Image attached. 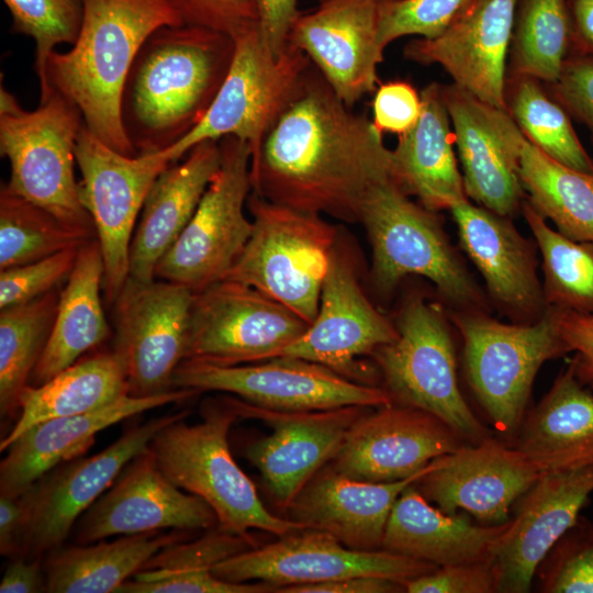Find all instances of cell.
<instances>
[{
    "mask_svg": "<svg viewBox=\"0 0 593 593\" xmlns=\"http://www.w3.org/2000/svg\"><path fill=\"white\" fill-rule=\"evenodd\" d=\"M82 125L79 109L55 89L29 111L1 85L0 154L10 164L4 186L65 222L94 228L75 177Z\"/></svg>",
    "mask_w": 593,
    "mask_h": 593,
    "instance_id": "ba28073f",
    "label": "cell"
},
{
    "mask_svg": "<svg viewBox=\"0 0 593 593\" xmlns=\"http://www.w3.org/2000/svg\"><path fill=\"white\" fill-rule=\"evenodd\" d=\"M24 527V510L20 497L0 495V552L20 555Z\"/></svg>",
    "mask_w": 593,
    "mask_h": 593,
    "instance_id": "6f0895ef",
    "label": "cell"
},
{
    "mask_svg": "<svg viewBox=\"0 0 593 593\" xmlns=\"http://www.w3.org/2000/svg\"><path fill=\"white\" fill-rule=\"evenodd\" d=\"M309 325L256 288L220 280L193 293L184 360L233 366L271 359Z\"/></svg>",
    "mask_w": 593,
    "mask_h": 593,
    "instance_id": "9a60e30c",
    "label": "cell"
},
{
    "mask_svg": "<svg viewBox=\"0 0 593 593\" xmlns=\"http://www.w3.org/2000/svg\"><path fill=\"white\" fill-rule=\"evenodd\" d=\"M97 238L93 227L65 222L47 210L0 190V269L33 262Z\"/></svg>",
    "mask_w": 593,
    "mask_h": 593,
    "instance_id": "60d3db41",
    "label": "cell"
},
{
    "mask_svg": "<svg viewBox=\"0 0 593 593\" xmlns=\"http://www.w3.org/2000/svg\"><path fill=\"white\" fill-rule=\"evenodd\" d=\"M478 0H385L379 38L383 48L407 35L433 38Z\"/></svg>",
    "mask_w": 593,
    "mask_h": 593,
    "instance_id": "f6af8a7d",
    "label": "cell"
},
{
    "mask_svg": "<svg viewBox=\"0 0 593 593\" xmlns=\"http://www.w3.org/2000/svg\"><path fill=\"white\" fill-rule=\"evenodd\" d=\"M182 23L235 35L257 23L254 0H169Z\"/></svg>",
    "mask_w": 593,
    "mask_h": 593,
    "instance_id": "f907efd6",
    "label": "cell"
},
{
    "mask_svg": "<svg viewBox=\"0 0 593 593\" xmlns=\"http://www.w3.org/2000/svg\"><path fill=\"white\" fill-rule=\"evenodd\" d=\"M463 443L436 416L391 403L366 412L353 424L328 468L361 481H399L417 474Z\"/></svg>",
    "mask_w": 593,
    "mask_h": 593,
    "instance_id": "ffe728a7",
    "label": "cell"
},
{
    "mask_svg": "<svg viewBox=\"0 0 593 593\" xmlns=\"http://www.w3.org/2000/svg\"><path fill=\"white\" fill-rule=\"evenodd\" d=\"M385 0H320L301 12L288 43L303 51L348 107L376 91L384 49L379 32Z\"/></svg>",
    "mask_w": 593,
    "mask_h": 593,
    "instance_id": "44dd1931",
    "label": "cell"
},
{
    "mask_svg": "<svg viewBox=\"0 0 593 593\" xmlns=\"http://www.w3.org/2000/svg\"><path fill=\"white\" fill-rule=\"evenodd\" d=\"M512 148L526 200L570 239L593 243V175L570 168L532 144L508 113L494 108Z\"/></svg>",
    "mask_w": 593,
    "mask_h": 593,
    "instance_id": "836d02e7",
    "label": "cell"
},
{
    "mask_svg": "<svg viewBox=\"0 0 593 593\" xmlns=\"http://www.w3.org/2000/svg\"><path fill=\"white\" fill-rule=\"evenodd\" d=\"M104 262L97 238L80 247L76 264L59 290L56 316L30 384L41 385L96 348L109 335L101 288Z\"/></svg>",
    "mask_w": 593,
    "mask_h": 593,
    "instance_id": "e575fe53",
    "label": "cell"
},
{
    "mask_svg": "<svg viewBox=\"0 0 593 593\" xmlns=\"http://www.w3.org/2000/svg\"><path fill=\"white\" fill-rule=\"evenodd\" d=\"M405 591L402 582L381 577H353L336 581L283 586L279 593H393Z\"/></svg>",
    "mask_w": 593,
    "mask_h": 593,
    "instance_id": "11a10c76",
    "label": "cell"
},
{
    "mask_svg": "<svg viewBox=\"0 0 593 593\" xmlns=\"http://www.w3.org/2000/svg\"><path fill=\"white\" fill-rule=\"evenodd\" d=\"M57 289L32 301L1 309L0 413H19L20 396L45 349L56 316Z\"/></svg>",
    "mask_w": 593,
    "mask_h": 593,
    "instance_id": "f35d334b",
    "label": "cell"
},
{
    "mask_svg": "<svg viewBox=\"0 0 593 593\" xmlns=\"http://www.w3.org/2000/svg\"><path fill=\"white\" fill-rule=\"evenodd\" d=\"M410 197L391 172L373 183L361 202L358 223L371 247L374 289L388 294L405 277L421 276L433 282L449 310L490 313L485 291L469 272L436 212Z\"/></svg>",
    "mask_w": 593,
    "mask_h": 593,
    "instance_id": "277c9868",
    "label": "cell"
},
{
    "mask_svg": "<svg viewBox=\"0 0 593 593\" xmlns=\"http://www.w3.org/2000/svg\"><path fill=\"white\" fill-rule=\"evenodd\" d=\"M571 51L567 0H517L507 75L555 82Z\"/></svg>",
    "mask_w": 593,
    "mask_h": 593,
    "instance_id": "b9f144b4",
    "label": "cell"
},
{
    "mask_svg": "<svg viewBox=\"0 0 593 593\" xmlns=\"http://www.w3.org/2000/svg\"><path fill=\"white\" fill-rule=\"evenodd\" d=\"M448 312L419 293L406 296L393 321L395 340L372 353L392 402L425 411L470 445L491 437L458 382Z\"/></svg>",
    "mask_w": 593,
    "mask_h": 593,
    "instance_id": "52a82bcc",
    "label": "cell"
},
{
    "mask_svg": "<svg viewBox=\"0 0 593 593\" xmlns=\"http://www.w3.org/2000/svg\"><path fill=\"white\" fill-rule=\"evenodd\" d=\"M239 417L259 419L272 428L269 436L248 445L245 457L281 508L292 501L331 461L353 424L368 406L349 405L320 411H279L223 396Z\"/></svg>",
    "mask_w": 593,
    "mask_h": 593,
    "instance_id": "d6986e66",
    "label": "cell"
},
{
    "mask_svg": "<svg viewBox=\"0 0 593 593\" xmlns=\"http://www.w3.org/2000/svg\"><path fill=\"white\" fill-rule=\"evenodd\" d=\"M506 112L523 135L557 161L593 175V158L578 137L570 115L544 82L523 75H507Z\"/></svg>",
    "mask_w": 593,
    "mask_h": 593,
    "instance_id": "ab89813d",
    "label": "cell"
},
{
    "mask_svg": "<svg viewBox=\"0 0 593 593\" xmlns=\"http://www.w3.org/2000/svg\"><path fill=\"white\" fill-rule=\"evenodd\" d=\"M462 340L467 381L494 427L515 436L540 367L570 353L548 307L530 324L502 323L486 312L448 311Z\"/></svg>",
    "mask_w": 593,
    "mask_h": 593,
    "instance_id": "9c48e42d",
    "label": "cell"
},
{
    "mask_svg": "<svg viewBox=\"0 0 593 593\" xmlns=\"http://www.w3.org/2000/svg\"><path fill=\"white\" fill-rule=\"evenodd\" d=\"M187 415V411H181L127 428L104 450L65 461L36 480L19 496L24 510L19 556L37 559L61 546L79 517L112 485L124 467L147 449L161 428Z\"/></svg>",
    "mask_w": 593,
    "mask_h": 593,
    "instance_id": "5bb4252c",
    "label": "cell"
},
{
    "mask_svg": "<svg viewBox=\"0 0 593 593\" xmlns=\"http://www.w3.org/2000/svg\"><path fill=\"white\" fill-rule=\"evenodd\" d=\"M233 38L235 49L228 72L208 113L190 133L164 149L175 163L198 143L225 136L247 142L253 161L265 135L313 65L303 51L290 43L279 57L273 56L264 44L257 23Z\"/></svg>",
    "mask_w": 593,
    "mask_h": 593,
    "instance_id": "30bf717a",
    "label": "cell"
},
{
    "mask_svg": "<svg viewBox=\"0 0 593 593\" xmlns=\"http://www.w3.org/2000/svg\"><path fill=\"white\" fill-rule=\"evenodd\" d=\"M178 161L160 172L142 206L128 260V277L137 281L156 279L157 264L194 214L220 168V141L200 142Z\"/></svg>",
    "mask_w": 593,
    "mask_h": 593,
    "instance_id": "f546056e",
    "label": "cell"
},
{
    "mask_svg": "<svg viewBox=\"0 0 593 593\" xmlns=\"http://www.w3.org/2000/svg\"><path fill=\"white\" fill-rule=\"evenodd\" d=\"M570 26V55L593 58V0H567Z\"/></svg>",
    "mask_w": 593,
    "mask_h": 593,
    "instance_id": "680465c9",
    "label": "cell"
},
{
    "mask_svg": "<svg viewBox=\"0 0 593 593\" xmlns=\"http://www.w3.org/2000/svg\"><path fill=\"white\" fill-rule=\"evenodd\" d=\"M217 517L199 496L172 484L148 449L133 458L112 485L79 517L77 544H92L115 535L211 529Z\"/></svg>",
    "mask_w": 593,
    "mask_h": 593,
    "instance_id": "603a6c76",
    "label": "cell"
},
{
    "mask_svg": "<svg viewBox=\"0 0 593 593\" xmlns=\"http://www.w3.org/2000/svg\"><path fill=\"white\" fill-rule=\"evenodd\" d=\"M201 416L197 424L174 421L152 439L147 449L161 473L206 502L225 530L249 536L255 528L281 537L305 529L299 522L272 514L234 460L227 436L239 416L224 399L205 400Z\"/></svg>",
    "mask_w": 593,
    "mask_h": 593,
    "instance_id": "5b68a950",
    "label": "cell"
},
{
    "mask_svg": "<svg viewBox=\"0 0 593 593\" xmlns=\"http://www.w3.org/2000/svg\"><path fill=\"white\" fill-rule=\"evenodd\" d=\"M359 275L356 248L347 235L340 234L323 282L314 321L277 357L304 359L354 381L359 379L361 370L356 359L372 355L398 337L394 323L366 295Z\"/></svg>",
    "mask_w": 593,
    "mask_h": 593,
    "instance_id": "ac0fdd59",
    "label": "cell"
},
{
    "mask_svg": "<svg viewBox=\"0 0 593 593\" xmlns=\"http://www.w3.org/2000/svg\"><path fill=\"white\" fill-rule=\"evenodd\" d=\"M1 593L46 592V575L41 558L18 556L11 561L0 582Z\"/></svg>",
    "mask_w": 593,
    "mask_h": 593,
    "instance_id": "9f6ffc18",
    "label": "cell"
},
{
    "mask_svg": "<svg viewBox=\"0 0 593 593\" xmlns=\"http://www.w3.org/2000/svg\"><path fill=\"white\" fill-rule=\"evenodd\" d=\"M181 24L169 0H83L79 35L69 51L51 54L47 83L79 109L99 139L135 156L121 116L125 80L147 37L161 26Z\"/></svg>",
    "mask_w": 593,
    "mask_h": 593,
    "instance_id": "3957f363",
    "label": "cell"
},
{
    "mask_svg": "<svg viewBox=\"0 0 593 593\" xmlns=\"http://www.w3.org/2000/svg\"><path fill=\"white\" fill-rule=\"evenodd\" d=\"M374 92L372 122L382 134L400 136L417 123L422 111L421 92L411 83L392 80L381 83Z\"/></svg>",
    "mask_w": 593,
    "mask_h": 593,
    "instance_id": "816d5d0a",
    "label": "cell"
},
{
    "mask_svg": "<svg viewBox=\"0 0 593 593\" xmlns=\"http://www.w3.org/2000/svg\"><path fill=\"white\" fill-rule=\"evenodd\" d=\"M192 301L182 284L127 278L113 304L114 349L124 358L130 395L174 390L172 374L187 355Z\"/></svg>",
    "mask_w": 593,
    "mask_h": 593,
    "instance_id": "e0dca14e",
    "label": "cell"
},
{
    "mask_svg": "<svg viewBox=\"0 0 593 593\" xmlns=\"http://www.w3.org/2000/svg\"><path fill=\"white\" fill-rule=\"evenodd\" d=\"M246 208L253 231L224 279L256 288L311 324L340 230L253 191Z\"/></svg>",
    "mask_w": 593,
    "mask_h": 593,
    "instance_id": "8992f818",
    "label": "cell"
},
{
    "mask_svg": "<svg viewBox=\"0 0 593 593\" xmlns=\"http://www.w3.org/2000/svg\"><path fill=\"white\" fill-rule=\"evenodd\" d=\"M128 395L127 370L114 348L79 359L41 385L29 384L20 396L15 425L1 439L0 451L33 425L49 418L86 414Z\"/></svg>",
    "mask_w": 593,
    "mask_h": 593,
    "instance_id": "d590c367",
    "label": "cell"
},
{
    "mask_svg": "<svg viewBox=\"0 0 593 593\" xmlns=\"http://www.w3.org/2000/svg\"><path fill=\"white\" fill-rule=\"evenodd\" d=\"M11 18L13 33L35 42L34 70L40 80V99L53 89L47 83L46 66L60 44L74 45L82 24L83 0H3Z\"/></svg>",
    "mask_w": 593,
    "mask_h": 593,
    "instance_id": "ee69618b",
    "label": "cell"
},
{
    "mask_svg": "<svg viewBox=\"0 0 593 593\" xmlns=\"http://www.w3.org/2000/svg\"><path fill=\"white\" fill-rule=\"evenodd\" d=\"M78 192L90 214L104 262V296L113 304L128 278L130 246L145 198L169 165L165 152L124 155L99 139L85 124L75 148Z\"/></svg>",
    "mask_w": 593,
    "mask_h": 593,
    "instance_id": "7c38bea8",
    "label": "cell"
},
{
    "mask_svg": "<svg viewBox=\"0 0 593 593\" xmlns=\"http://www.w3.org/2000/svg\"><path fill=\"white\" fill-rule=\"evenodd\" d=\"M281 536L219 562L213 574L224 581H261L277 589L323 583L353 577H381L405 583L435 564L384 549L363 551L346 547L328 533L303 529ZM275 590V592H276Z\"/></svg>",
    "mask_w": 593,
    "mask_h": 593,
    "instance_id": "2e32d148",
    "label": "cell"
},
{
    "mask_svg": "<svg viewBox=\"0 0 593 593\" xmlns=\"http://www.w3.org/2000/svg\"><path fill=\"white\" fill-rule=\"evenodd\" d=\"M541 474L519 450L491 436L436 458L415 483L446 514L463 510L484 523L502 524Z\"/></svg>",
    "mask_w": 593,
    "mask_h": 593,
    "instance_id": "d4e9b609",
    "label": "cell"
},
{
    "mask_svg": "<svg viewBox=\"0 0 593 593\" xmlns=\"http://www.w3.org/2000/svg\"><path fill=\"white\" fill-rule=\"evenodd\" d=\"M552 310L560 336L574 353L572 360L579 379L593 387V314Z\"/></svg>",
    "mask_w": 593,
    "mask_h": 593,
    "instance_id": "f5cc1de1",
    "label": "cell"
},
{
    "mask_svg": "<svg viewBox=\"0 0 593 593\" xmlns=\"http://www.w3.org/2000/svg\"><path fill=\"white\" fill-rule=\"evenodd\" d=\"M572 527L550 551L542 580L547 593H593V537L588 526Z\"/></svg>",
    "mask_w": 593,
    "mask_h": 593,
    "instance_id": "bcb514c9",
    "label": "cell"
},
{
    "mask_svg": "<svg viewBox=\"0 0 593 593\" xmlns=\"http://www.w3.org/2000/svg\"><path fill=\"white\" fill-rule=\"evenodd\" d=\"M588 528H589L590 534H591L592 537H593V525L588 526Z\"/></svg>",
    "mask_w": 593,
    "mask_h": 593,
    "instance_id": "91938a15",
    "label": "cell"
},
{
    "mask_svg": "<svg viewBox=\"0 0 593 593\" xmlns=\"http://www.w3.org/2000/svg\"><path fill=\"white\" fill-rule=\"evenodd\" d=\"M171 384L172 389L226 392L260 407L291 412L393 403L384 388L354 381L323 365L293 357L233 366L187 359L175 370Z\"/></svg>",
    "mask_w": 593,
    "mask_h": 593,
    "instance_id": "4fadbf2b",
    "label": "cell"
},
{
    "mask_svg": "<svg viewBox=\"0 0 593 593\" xmlns=\"http://www.w3.org/2000/svg\"><path fill=\"white\" fill-rule=\"evenodd\" d=\"M257 26L267 48L279 57L288 46L292 24L300 15L299 0H254Z\"/></svg>",
    "mask_w": 593,
    "mask_h": 593,
    "instance_id": "db71d44e",
    "label": "cell"
},
{
    "mask_svg": "<svg viewBox=\"0 0 593 593\" xmlns=\"http://www.w3.org/2000/svg\"><path fill=\"white\" fill-rule=\"evenodd\" d=\"M417 123L391 149L392 176L426 209L438 212L469 200L454 150V132L441 83L421 91Z\"/></svg>",
    "mask_w": 593,
    "mask_h": 593,
    "instance_id": "1f68e13d",
    "label": "cell"
},
{
    "mask_svg": "<svg viewBox=\"0 0 593 593\" xmlns=\"http://www.w3.org/2000/svg\"><path fill=\"white\" fill-rule=\"evenodd\" d=\"M256 547L249 536L215 526L194 540H181L159 550L120 589L119 593H264L265 582L234 583L216 578L219 562Z\"/></svg>",
    "mask_w": 593,
    "mask_h": 593,
    "instance_id": "8d00e7d4",
    "label": "cell"
},
{
    "mask_svg": "<svg viewBox=\"0 0 593 593\" xmlns=\"http://www.w3.org/2000/svg\"><path fill=\"white\" fill-rule=\"evenodd\" d=\"M197 393L192 389H174L153 396L128 394L98 411L49 418L33 425L5 450L0 463V495L19 497L53 468L82 456L101 430Z\"/></svg>",
    "mask_w": 593,
    "mask_h": 593,
    "instance_id": "4316f807",
    "label": "cell"
},
{
    "mask_svg": "<svg viewBox=\"0 0 593 593\" xmlns=\"http://www.w3.org/2000/svg\"><path fill=\"white\" fill-rule=\"evenodd\" d=\"M220 146L219 170L155 270L156 278L182 284L193 293L224 279L253 231V221L245 214L253 191L249 145L225 136Z\"/></svg>",
    "mask_w": 593,
    "mask_h": 593,
    "instance_id": "8fae6325",
    "label": "cell"
},
{
    "mask_svg": "<svg viewBox=\"0 0 593 593\" xmlns=\"http://www.w3.org/2000/svg\"><path fill=\"white\" fill-rule=\"evenodd\" d=\"M391 172L382 133L313 65L250 163L253 192L346 223L359 221L367 191Z\"/></svg>",
    "mask_w": 593,
    "mask_h": 593,
    "instance_id": "6da1fadb",
    "label": "cell"
},
{
    "mask_svg": "<svg viewBox=\"0 0 593 593\" xmlns=\"http://www.w3.org/2000/svg\"><path fill=\"white\" fill-rule=\"evenodd\" d=\"M515 438V448L540 473L593 466V392L579 379L572 359L525 414Z\"/></svg>",
    "mask_w": 593,
    "mask_h": 593,
    "instance_id": "4dcf8cb0",
    "label": "cell"
},
{
    "mask_svg": "<svg viewBox=\"0 0 593 593\" xmlns=\"http://www.w3.org/2000/svg\"><path fill=\"white\" fill-rule=\"evenodd\" d=\"M433 462L415 475L392 482L356 480L329 468L318 471L290 504V518L305 529L331 534L350 549H382L387 522L396 499L427 473Z\"/></svg>",
    "mask_w": 593,
    "mask_h": 593,
    "instance_id": "83f0119b",
    "label": "cell"
},
{
    "mask_svg": "<svg viewBox=\"0 0 593 593\" xmlns=\"http://www.w3.org/2000/svg\"><path fill=\"white\" fill-rule=\"evenodd\" d=\"M545 86L570 118L584 124L593 135V58L569 55L557 80Z\"/></svg>",
    "mask_w": 593,
    "mask_h": 593,
    "instance_id": "681fc988",
    "label": "cell"
},
{
    "mask_svg": "<svg viewBox=\"0 0 593 593\" xmlns=\"http://www.w3.org/2000/svg\"><path fill=\"white\" fill-rule=\"evenodd\" d=\"M460 247L485 282L491 305L512 323H535L546 313L537 273V245L524 237L512 217L469 200L451 206Z\"/></svg>",
    "mask_w": 593,
    "mask_h": 593,
    "instance_id": "484cf974",
    "label": "cell"
},
{
    "mask_svg": "<svg viewBox=\"0 0 593 593\" xmlns=\"http://www.w3.org/2000/svg\"><path fill=\"white\" fill-rule=\"evenodd\" d=\"M592 492L593 466L538 478L518 500L514 517L493 547L496 592H529L537 569L579 523Z\"/></svg>",
    "mask_w": 593,
    "mask_h": 593,
    "instance_id": "7402d4cb",
    "label": "cell"
},
{
    "mask_svg": "<svg viewBox=\"0 0 593 593\" xmlns=\"http://www.w3.org/2000/svg\"><path fill=\"white\" fill-rule=\"evenodd\" d=\"M186 539L188 530H159L124 535L97 545H61L45 560L46 592H118L159 550Z\"/></svg>",
    "mask_w": 593,
    "mask_h": 593,
    "instance_id": "74e56055",
    "label": "cell"
},
{
    "mask_svg": "<svg viewBox=\"0 0 593 593\" xmlns=\"http://www.w3.org/2000/svg\"><path fill=\"white\" fill-rule=\"evenodd\" d=\"M409 593H490L495 590L492 557L457 564L438 567L435 570L409 580Z\"/></svg>",
    "mask_w": 593,
    "mask_h": 593,
    "instance_id": "c3c4849f",
    "label": "cell"
},
{
    "mask_svg": "<svg viewBox=\"0 0 593 593\" xmlns=\"http://www.w3.org/2000/svg\"><path fill=\"white\" fill-rule=\"evenodd\" d=\"M517 0H478L443 33L405 44L403 56L437 64L452 83L481 102L506 111L508 56Z\"/></svg>",
    "mask_w": 593,
    "mask_h": 593,
    "instance_id": "cb8c5ba5",
    "label": "cell"
},
{
    "mask_svg": "<svg viewBox=\"0 0 593 593\" xmlns=\"http://www.w3.org/2000/svg\"><path fill=\"white\" fill-rule=\"evenodd\" d=\"M522 214L541 255L547 306L593 314V243L573 240L552 230L526 198Z\"/></svg>",
    "mask_w": 593,
    "mask_h": 593,
    "instance_id": "7bdbcfd3",
    "label": "cell"
},
{
    "mask_svg": "<svg viewBox=\"0 0 593 593\" xmlns=\"http://www.w3.org/2000/svg\"><path fill=\"white\" fill-rule=\"evenodd\" d=\"M468 199L513 217L526 198L515 156L488 105L455 83L441 85Z\"/></svg>",
    "mask_w": 593,
    "mask_h": 593,
    "instance_id": "f1b7e54d",
    "label": "cell"
},
{
    "mask_svg": "<svg viewBox=\"0 0 593 593\" xmlns=\"http://www.w3.org/2000/svg\"><path fill=\"white\" fill-rule=\"evenodd\" d=\"M234 49L233 36L195 25H165L147 37L121 102L124 132L137 155L170 147L203 120Z\"/></svg>",
    "mask_w": 593,
    "mask_h": 593,
    "instance_id": "7a4b0ae2",
    "label": "cell"
},
{
    "mask_svg": "<svg viewBox=\"0 0 593 593\" xmlns=\"http://www.w3.org/2000/svg\"><path fill=\"white\" fill-rule=\"evenodd\" d=\"M80 248L66 249L43 259L0 272V309L40 298L70 275Z\"/></svg>",
    "mask_w": 593,
    "mask_h": 593,
    "instance_id": "7dc6e473",
    "label": "cell"
},
{
    "mask_svg": "<svg viewBox=\"0 0 593 593\" xmlns=\"http://www.w3.org/2000/svg\"><path fill=\"white\" fill-rule=\"evenodd\" d=\"M510 522L478 526L462 515L446 514L433 507L413 483L391 510L382 549L437 567L473 562L492 557Z\"/></svg>",
    "mask_w": 593,
    "mask_h": 593,
    "instance_id": "d6a6232c",
    "label": "cell"
}]
</instances>
